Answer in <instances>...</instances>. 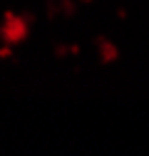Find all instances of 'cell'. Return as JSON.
<instances>
[{"label":"cell","mask_w":149,"mask_h":156,"mask_svg":"<svg viewBox=\"0 0 149 156\" xmlns=\"http://www.w3.org/2000/svg\"><path fill=\"white\" fill-rule=\"evenodd\" d=\"M3 32H5V37H8L10 42L23 40V37H25V25H23V20L8 15V17H5V25H3Z\"/></svg>","instance_id":"obj_1"}]
</instances>
